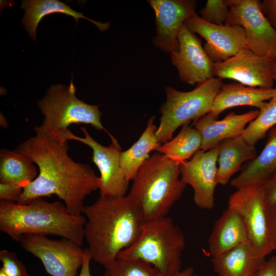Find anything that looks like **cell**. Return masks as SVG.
<instances>
[{
	"label": "cell",
	"instance_id": "8",
	"mask_svg": "<svg viewBox=\"0 0 276 276\" xmlns=\"http://www.w3.org/2000/svg\"><path fill=\"white\" fill-rule=\"evenodd\" d=\"M228 208L241 217L248 241L256 252L265 258L273 251L269 227L268 209L262 187L237 189L231 195Z\"/></svg>",
	"mask_w": 276,
	"mask_h": 276
},
{
	"label": "cell",
	"instance_id": "19",
	"mask_svg": "<svg viewBox=\"0 0 276 276\" xmlns=\"http://www.w3.org/2000/svg\"><path fill=\"white\" fill-rule=\"evenodd\" d=\"M268 132L264 148L231 180L232 187L237 189L260 187L276 171V126Z\"/></svg>",
	"mask_w": 276,
	"mask_h": 276
},
{
	"label": "cell",
	"instance_id": "18",
	"mask_svg": "<svg viewBox=\"0 0 276 276\" xmlns=\"http://www.w3.org/2000/svg\"><path fill=\"white\" fill-rule=\"evenodd\" d=\"M274 94V87H252L240 83L223 84L214 99L210 113L218 119L222 111L236 106H250L260 110Z\"/></svg>",
	"mask_w": 276,
	"mask_h": 276
},
{
	"label": "cell",
	"instance_id": "24",
	"mask_svg": "<svg viewBox=\"0 0 276 276\" xmlns=\"http://www.w3.org/2000/svg\"><path fill=\"white\" fill-rule=\"evenodd\" d=\"M155 116L148 120L146 128L139 139L128 149L122 151L120 165L127 180L129 182L150 157L149 153L160 145L156 135L157 127L154 124Z\"/></svg>",
	"mask_w": 276,
	"mask_h": 276
},
{
	"label": "cell",
	"instance_id": "28",
	"mask_svg": "<svg viewBox=\"0 0 276 276\" xmlns=\"http://www.w3.org/2000/svg\"><path fill=\"white\" fill-rule=\"evenodd\" d=\"M105 268L104 276H163L151 264L139 259L117 257Z\"/></svg>",
	"mask_w": 276,
	"mask_h": 276
},
{
	"label": "cell",
	"instance_id": "15",
	"mask_svg": "<svg viewBox=\"0 0 276 276\" xmlns=\"http://www.w3.org/2000/svg\"><path fill=\"white\" fill-rule=\"evenodd\" d=\"M185 23L192 32L205 40L203 49L214 63L225 61L247 48L244 31L239 26L211 24L196 13Z\"/></svg>",
	"mask_w": 276,
	"mask_h": 276
},
{
	"label": "cell",
	"instance_id": "16",
	"mask_svg": "<svg viewBox=\"0 0 276 276\" xmlns=\"http://www.w3.org/2000/svg\"><path fill=\"white\" fill-rule=\"evenodd\" d=\"M147 2L155 15L156 34L153 39L154 45L167 53L177 51L178 31L185 21L196 13V1L149 0Z\"/></svg>",
	"mask_w": 276,
	"mask_h": 276
},
{
	"label": "cell",
	"instance_id": "36",
	"mask_svg": "<svg viewBox=\"0 0 276 276\" xmlns=\"http://www.w3.org/2000/svg\"><path fill=\"white\" fill-rule=\"evenodd\" d=\"M92 260L88 248L85 249L84 258L80 269L79 276H91L90 270V262Z\"/></svg>",
	"mask_w": 276,
	"mask_h": 276
},
{
	"label": "cell",
	"instance_id": "22",
	"mask_svg": "<svg viewBox=\"0 0 276 276\" xmlns=\"http://www.w3.org/2000/svg\"><path fill=\"white\" fill-rule=\"evenodd\" d=\"M265 261L248 241L212 259L217 276H254Z\"/></svg>",
	"mask_w": 276,
	"mask_h": 276
},
{
	"label": "cell",
	"instance_id": "6",
	"mask_svg": "<svg viewBox=\"0 0 276 276\" xmlns=\"http://www.w3.org/2000/svg\"><path fill=\"white\" fill-rule=\"evenodd\" d=\"M223 84L221 79L213 77L191 91L165 87L166 99L160 107V123L156 131L159 143H167L178 127L210 113Z\"/></svg>",
	"mask_w": 276,
	"mask_h": 276
},
{
	"label": "cell",
	"instance_id": "25",
	"mask_svg": "<svg viewBox=\"0 0 276 276\" xmlns=\"http://www.w3.org/2000/svg\"><path fill=\"white\" fill-rule=\"evenodd\" d=\"M34 163L26 155L15 150L1 149L0 181L25 187L38 175Z\"/></svg>",
	"mask_w": 276,
	"mask_h": 276
},
{
	"label": "cell",
	"instance_id": "33",
	"mask_svg": "<svg viewBox=\"0 0 276 276\" xmlns=\"http://www.w3.org/2000/svg\"><path fill=\"white\" fill-rule=\"evenodd\" d=\"M262 11L276 32V0L261 1Z\"/></svg>",
	"mask_w": 276,
	"mask_h": 276
},
{
	"label": "cell",
	"instance_id": "17",
	"mask_svg": "<svg viewBox=\"0 0 276 276\" xmlns=\"http://www.w3.org/2000/svg\"><path fill=\"white\" fill-rule=\"evenodd\" d=\"M259 113V110L239 114L232 112L220 120L209 113L194 121L193 125L202 138L201 150H209L226 139L241 135L247 125L255 120Z\"/></svg>",
	"mask_w": 276,
	"mask_h": 276
},
{
	"label": "cell",
	"instance_id": "12",
	"mask_svg": "<svg viewBox=\"0 0 276 276\" xmlns=\"http://www.w3.org/2000/svg\"><path fill=\"white\" fill-rule=\"evenodd\" d=\"M275 63V60L258 55L245 48L225 61L214 63V74L220 79H233L247 86L272 88Z\"/></svg>",
	"mask_w": 276,
	"mask_h": 276
},
{
	"label": "cell",
	"instance_id": "27",
	"mask_svg": "<svg viewBox=\"0 0 276 276\" xmlns=\"http://www.w3.org/2000/svg\"><path fill=\"white\" fill-rule=\"evenodd\" d=\"M274 88V96L259 110L258 117L247 126L241 134L250 144L255 145L276 126V86Z\"/></svg>",
	"mask_w": 276,
	"mask_h": 276
},
{
	"label": "cell",
	"instance_id": "29",
	"mask_svg": "<svg viewBox=\"0 0 276 276\" xmlns=\"http://www.w3.org/2000/svg\"><path fill=\"white\" fill-rule=\"evenodd\" d=\"M199 13L200 17L210 24L225 25L229 13L227 0H208Z\"/></svg>",
	"mask_w": 276,
	"mask_h": 276
},
{
	"label": "cell",
	"instance_id": "9",
	"mask_svg": "<svg viewBox=\"0 0 276 276\" xmlns=\"http://www.w3.org/2000/svg\"><path fill=\"white\" fill-rule=\"evenodd\" d=\"M226 25L239 26L245 33L247 48L256 54L276 60V32L263 13L259 0H227Z\"/></svg>",
	"mask_w": 276,
	"mask_h": 276
},
{
	"label": "cell",
	"instance_id": "10",
	"mask_svg": "<svg viewBox=\"0 0 276 276\" xmlns=\"http://www.w3.org/2000/svg\"><path fill=\"white\" fill-rule=\"evenodd\" d=\"M19 243L40 260L52 276H77L83 262L85 249L66 238L54 240L45 236L25 234Z\"/></svg>",
	"mask_w": 276,
	"mask_h": 276
},
{
	"label": "cell",
	"instance_id": "23",
	"mask_svg": "<svg viewBox=\"0 0 276 276\" xmlns=\"http://www.w3.org/2000/svg\"><path fill=\"white\" fill-rule=\"evenodd\" d=\"M21 8L25 12L22 23L30 37L36 40V30L41 19L46 15L54 13H62L73 17L76 22L79 18L87 19L104 31L110 26V23H103L90 19L82 13L71 9L70 6L57 0H25L22 2Z\"/></svg>",
	"mask_w": 276,
	"mask_h": 276
},
{
	"label": "cell",
	"instance_id": "4",
	"mask_svg": "<svg viewBox=\"0 0 276 276\" xmlns=\"http://www.w3.org/2000/svg\"><path fill=\"white\" fill-rule=\"evenodd\" d=\"M180 165L158 152L151 155L133 178L129 195L145 220L167 216L186 185L180 178Z\"/></svg>",
	"mask_w": 276,
	"mask_h": 276
},
{
	"label": "cell",
	"instance_id": "34",
	"mask_svg": "<svg viewBox=\"0 0 276 276\" xmlns=\"http://www.w3.org/2000/svg\"><path fill=\"white\" fill-rule=\"evenodd\" d=\"M270 236L273 250L276 251V205L268 207Z\"/></svg>",
	"mask_w": 276,
	"mask_h": 276
},
{
	"label": "cell",
	"instance_id": "13",
	"mask_svg": "<svg viewBox=\"0 0 276 276\" xmlns=\"http://www.w3.org/2000/svg\"><path fill=\"white\" fill-rule=\"evenodd\" d=\"M178 48L170 53L172 64L180 80L194 85L214 77V64L202 46L201 40L184 23L177 35Z\"/></svg>",
	"mask_w": 276,
	"mask_h": 276
},
{
	"label": "cell",
	"instance_id": "2",
	"mask_svg": "<svg viewBox=\"0 0 276 276\" xmlns=\"http://www.w3.org/2000/svg\"><path fill=\"white\" fill-rule=\"evenodd\" d=\"M86 218L84 239L92 260L107 267L139 237L145 220L142 210L129 195L100 196L81 210Z\"/></svg>",
	"mask_w": 276,
	"mask_h": 276
},
{
	"label": "cell",
	"instance_id": "11",
	"mask_svg": "<svg viewBox=\"0 0 276 276\" xmlns=\"http://www.w3.org/2000/svg\"><path fill=\"white\" fill-rule=\"evenodd\" d=\"M80 129L84 134L83 137L74 134L69 129L57 136L65 141H79L91 148L92 160L100 173L98 188L100 196L120 197L126 195L129 182L121 167V148L117 140L111 139V143L105 146L95 140L85 127Z\"/></svg>",
	"mask_w": 276,
	"mask_h": 276
},
{
	"label": "cell",
	"instance_id": "38",
	"mask_svg": "<svg viewBox=\"0 0 276 276\" xmlns=\"http://www.w3.org/2000/svg\"><path fill=\"white\" fill-rule=\"evenodd\" d=\"M272 77L274 81H276V63H275L273 68Z\"/></svg>",
	"mask_w": 276,
	"mask_h": 276
},
{
	"label": "cell",
	"instance_id": "3",
	"mask_svg": "<svg viewBox=\"0 0 276 276\" xmlns=\"http://www.w3.org/2000/svg\"><path fill=\"white\" fill-rule=\"evenodd\" d=\"M86 218L71 214L60 201L42 198L26 204L0 200V231L15 241L25 234L53 235L71 240L81 246Z\"/></svg>",
	"mask_w": 276,
	"mask_h": 276
},
{
	"label": "cell",
	"instance_id": "30",
	"mask_svg": "<svg viewBox=\"0 0 276 276\" xmlns=\"http://www.w3.org/2000/svg\"><path fill=\"white\" fill-rule=\"evenodd\" d=\"M0 260L3 264L1 269L8 276H30L15 252L3 249L0 251Z\"/></svg>",
	"mask_w": 276,
	"mask_h": 276
},
{
	"label": "cell",
	"instance_id": "39",
	"mask_svg": "<svg viewBox=\"0 0 276 276\" xmlns=\"http://www.w3.org/2000/svg\"><path fill=\"white\" fill-rule=\"evenodd\" d=\"M0 276H8V275H6L1 269H0Z\"/></svg>",
	"mask_w": 276,
	"mask_h": 276
},
{
	"label": "cell",
	"instance_id": "32",
	"mask_svg": "<svg viewBox=\"0 0 276 276\" xmlns=\"http://www.w3.org/2000/svg\"><path fill=\"white\" fill-rule=\"evenodd\" d=\"M261 187L267 207L276 205V171Z\"/></svg>",
	"mask_w": 276,
	"mask_h": 276
},
{
	"label": "cell",
	"instance_id": "26",
	"mask_svg": "<svg viewBox=\"0 0 276 276\" xmlns=\"http://www.w3.org/2000/svg\"><path fill=\"white\" fill-rule=\"evenodd\" d=\"M201 144L200 133L187 123L182 126L180 132L174 137L160 144L155 150L181 165L200 150Z\"/></svg>",
	"mask_w": 276,
	"mask_h": 276
},
{
	"label": "cell",
	"instance_id": "7",
	"mask_svg": "<svg viewBox=\"0 0 276 276\" xmlns=\"http://www.w3.org/2000/svg\"><path fill=\"white\" fill-rule=\"evenodd\" d=\"M76 88L73 80L68 86L56 84L51 86L45 96L37 102L39 110L44 116L40 126L53 135L68 129L72 124H89L98 130H104L101 121L100 105H91L77 98Z\"/></svg>",
	"mask_w": 276,
	"mask_h": 276
},
{
	"label": "cell",
	"instance_id": "5",
	"mask_svg": "<svg viewBox=\"0 0 276 276\" xmlns=\"http://www.w3.org/2000/svg\"><path fill=\"white\" fill-rule=\"evenodd\" d=\"M185 238L180 227L167 216L145 220L137 240L117 257L139 259L153 266L163 276L181 270Z\"/></svg>",
	"mask_w": 276,
	"mask_h": 276
},
{
	"label": "cell",
	"instance_id": "20",
	"mask_svg": "<svg viewBox=\"0 0 276 276\" xmlns=\"http://www.w3.org/2000/svg\"><path fill=\"white\" fill-rule=\"evenodd\" d=\"M248 241L247 235L240 215L227 208L215 222L208 239L212 258Z\"/></svg>",
	"mask_w": 276,
	"mask_h": 276
},
{
	"label": "cell",
	"instance_id": "1",
	"mask_svg": "<svg viewBox=\"0 0 276 276\" xmlns=\"http://www.w3.org/2000/svg\"><path fill=\"white\" fill-rule=\"evenodd\" d=\"M35 134L14 150L27 156L38 168L37 177L23 189L16 202L26 204L37 198L55 195L69 212L82 215L85 197L99 188V177L89 165L68 155V141L53 135L40 125Z\"/></svg>",
	"mask_w": 276,
	"mask_h": 276
},
{
	"label": "cell",
	"instance_id": "35",
	"mask_svg": "<svg viewBox=\"0 0 276 276\" xmlns=\"http://www.w3.org/2000/svg\"><path fill=\"white\" fill-rule=\"evenodd\" d=\"M254 276H276V256L266 261Z\"/></svg>",
	"mask_w": 276,
	"mask_h": 276
},
{
	"label": "cell",
	"instance_id": "14",
	"mask_svg": "<svg viewBox=\"0 0 276 276\" xmlns=\"http://www.w3.org/2000/svg\"><path fill=\"white\" fill-rule=\"evenodd\" d=\"M218 146L209 150H199L180 165V178L193 190V199L199 208L212 209L215 204Z\"/></svg>",
	"mask_w": 276,
	"mask_h": 276
},
{
	"label": "cell",
	"instance_id": "37",
	"mask_svg": "<svg viewBox=\"0 0 276 276\" xmlns=\"http://www.w3.org/2000/svg\"><path fill=\"white\" fill-rule=\"evenodd\" d=\"M175 276H198V275L195 272L192 267H189L181 270Z\"/></svg>",
	"mask_w": 276,
	"mask_h": 276
},
{
	"label": "cell",
	"instance_id": "31",
	"mask_svg": "<svg viewBox=\"0 0 276 276\" xmlns=\"http://www.w3.org/2000/svg\"><path fill=\"white\" fill-rule=\"evenodd\" d=\"M23 192V188L11 183L0 182V199L17 202Z\"/></svg>",
	"mask_w": 276,
	"mask_h": 276
},
{
	"label": "cell",
	"instance_id": "21",
	"mask_svg": "<svg viewBox=\"0 0 276 276\" xmlns=\"http://www.w3.org/2000/svg\"><path fill=\"white\" fill-rule=\"evenodd\" d=\"M216 181L217 185H226L242 165L257 155L255 145L248 143L242 135L226 139L218 145Z\"/></svg>",
	"mask_w": 276,
	"mask_h": 276
},
{
	"label": "cell",
	"instance_id": "40",
	"mask_svg": "<svg viewBox=\"0 0 276 276\" xmlns=\"http://www.w3.org/2000/svg\"></svg>",
	"mask_w": 276,
	"mask_h": 276
}]
</instances>
